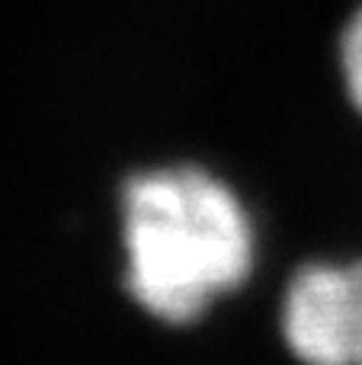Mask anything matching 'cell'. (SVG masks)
I'll list each match as a JSON object with an SVG mask.
<instances>
[{
    "label": "cell",
    "mask_w": 362,
    "mask_h": 365,
    "mask_svg": "<svg viewBox=\"0 0 362 365\" xmlns=\"http://www.w3.org/2000/svg\"><path fill=\"white\" fill-rule=\"evenodd\" d=\"M109 276L122 308L160 336H199L263 295L276 269L269 212L199 158L141 160L106 195Z\"/></svg>",
    "instance_id": "1"
},
{
    "label": "cell",
    "mask_w": 362,
    "mask_h": 365,
    "mask_svg": "<svg viewBox=\"0 0 362 365\" xmlns=\"http://www.w3.org/2000/svg\"><path fill=\"white\" fill-rule=\"evenodd\" d=\"M263 321L286 365H362V244L282 257L263 289Z\"/></svg>",
    "instance_id": "2"
},
{
    "label": "cell",
    "mask_w": 362,
    "mask_h": 365,
    "mask_svg": "<svg viewBox=\"0 0 362 365\" xmlns=\"http://www.w3.org/2000/svg\"><path fill=\"white\" fill-rule=\"evenodd\" d=\"M340 77H343L346 103L362 119V6L353 13L340 36Z\"/></svg>",
    "instance_id": "3"
}]
</instances>
